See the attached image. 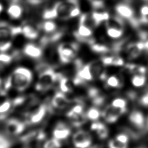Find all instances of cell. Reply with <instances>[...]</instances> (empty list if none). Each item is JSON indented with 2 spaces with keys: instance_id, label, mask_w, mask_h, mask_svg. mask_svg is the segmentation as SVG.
I'll use <instances>...</instances> for the list:
<instances>
[{
  "instance_id": "17",
  "label": "cell",
  "mask_w": 148,
  "mask_h": 148,
  "mask_svg": "<svg viewBox=\"0 0 148 148\" xmlns=\"http://www.w3.org/2000/svg\"><path fill=\"white\" fill-rule=\"evenodd\" d=\"M129 120L131 123L139 128H142L144 127L145 118L143 114L137 110L133 111L129 116Z\"/></svg>"
},
{
  "instance_id": "15",
  "label": "cell",
  "mask_w": 148,
  "mask_h": 148,
  "mask_svg": "<svg viewBox=\"0 0 148 148\" xmlns=\"http://www.w3.org/2000/svg\"><path fill=\"white\" fill-rule=\"evenodd\" d=\"M23 9L21 5L17 1H13L9 6L7 9V13L10 18L13 19H18L23 14Z\"/></svg>"
},
{
  "instance_id": "14",
  "label": "cell",
  "mask_w": 148,
  "mask_h": 148,
  "mask_svg": "<svg viewBox=\"0 0 148 148\" xmlns=\"http://www.w3.org/2000/svg\"><path fill=\"white\" fill-rule=\"evenodd\" d=\"M23 52L26 56L33 58H39L42 54V49L33 43L27 44L23 49Z\"/></svg>"
},
{
  "instance_id": "25",
  "label": "cell",
  "mask_w": 148,
  "mask_h": 148,
  "mask_svg": "<svg viewBox=\"0 0 148 148\" xmlns=\"http://www.w3.org/2000/svg\"><path fill=\"white\" fill-rule=\"evenodd\" d=\"M106 30L107 35L109 37L113 39H117L120 38L123 35L124 32V30L123 29H117L112 27H106Z\"/></svg>"
},
{
  "instance_id": "13",
  "label": "cell",
  "mask_w": 148,
  "mask_h": 148,
  "mask_svg": "<svg viewBox=\"0 0 148 148\" xmlns=\"http://www.w3.org/2000/svg\"><path fill=\"white\" fill-rule=\"evenodd\" d=\"M70 134L71 130L65 125V124L62 122L57 124L53 132L54 138L58 140L66 139L69 136Z\"/></svg>"
},
{
  "instance_id": "38",
  "label": "cell",
  "mask_w": 148,
  "mask_h": 148,
  "mask_svg": "<svg viewBox=\"0 0 148 148\" xmlns=\"http://www.w3.org/2000/svg\"><path fill=\"white\" fill-rule=\"evenodd\" d=\"M91 100H92V102L94 104V105H95L96 106H99L102 105L105 101L104 97L101 95H98L97 97H95L94 98L92 99Z\"/></svg>"
},
{
  "instance_id": "29",
  "label": "cell",
  "mask_w": 148,
  "mask_h": 148,
  "mask_svg": "<svg viewBox=\"0 0 148 148\" xmlns=\"http://www.w3.org/2000/svg\"><path fill=\"white\" fill-rule=\"evenodd\" d=\"M60 140L54 138L47 140L43 145V148H61Z\"/></svg>"
},
{
  "instance_id": "19",
  "label": "cell",
  "mask_w": 148,
  "mask_h": 148,
  "mask_svg": "<svg viewBox=\"0 0 148 148\" xmlns=\"http://www.w3.org/2000/svg\"><path fill=\"white\" fill-rule=\"evenodd\" d=\"M76 75L85 81H90L93 79L88 64L85 65H83V66L77 69Z\"/></svg>"
},
{
  "instance_id": "11",
  "label": "cell",
  "mask_w": 148,
  "mask_h": 148,
  "mask_svg": "<svg viewBox=\"0 0 148 148\" xmlns=\"http://www.w3.org/2000/svg\"><path fill=\"white\" fill-rule=\"evenodd\" d=\"M25 128L24 123L17 119H11L8 120L5 125V130L8 134L12 135H18L21 133Z\"/></svg>"
},
{
  "instance_id": "44",
  "label": "cell",
  "mask_w": 148,
  "mask_h": 148,
  "mask_svg": "<svg viewBox=\"0 0 148 148\" xmlns=\"http://www.w3.org/2000/svg\"><path fill=\"white\" fill-rule=\"evenodd\" d=\"M103 125V123L100 122H95L93 123L91 125V130L92 131H97L98 130H99L102 125Z\"/></svg>"
},
{
  "instance_id": "33",
  "label": "cell",
  "mask_w": 148,
  "mask_h": 148,
  "mask_svg": "<svg viewBox=\"0 0 148 148\" xmlns=\"http://www.w3.org/2000/svg\"><path fill=\"white\" fill-rule=\"evenodd\" d=\"M96 132L98 137L102 139L106 138L108 135V130L104 124Z\"/></svg>"
},
{
  "instance_id": "8",
  "label": "cell",
  "mask_w": 148,
  "mask_h": 148,
  "mask_svg": "<svg viewBox=\"0 0 148 148\" xmlns=\"http://www.w3.org/2000/svg\"><path fill=\"white\" fill-rule=\"evenodd\" d=\"M72 141L76 148H88L91 144V137L88 132L80 130L74 134Z\"/></svg>"
},
{
  "instance_id": "24",
  "label": "cell",
  "mask_w": 148,
  "mask_h": 148,
  "mask_svg": "<svg viewBox=\"0 0 148 148\" xmlns=\"http://www.w3.org/2000/svg\"><path fill=\"white\" fill-rule=\"evenodd\" d=\"M90 46L92 51L99 54L106 53L110 50V49L108 46L102 43H97L96 41L92 44L90 45Z\"/></svg>"
},
{
  "instance_id": "10",
  "label": "cell",
  "mask_w": 148,
  "mask_h": 148,
  "mask_svg": "<svg viewBox=\"0 0 148 148\" xmlns=\"http://www.w3.org/2000/svg\"><path fill=\"white\" fill-rule=\"evenodd\" d=\"M143 51H145L144 42L140 40L136 42H130L125 49L128 58L130 60L138 57Z\"/></svg>"
},
{
  "instance_id": "22",
  "label": "cell",
  "mask_w": 148,
  "mask_h": 148,
  "mask_svg": "<svg viewBox=\"0 0 148 148\" xmlns=\"http://www.w3.org/2000/svg\"><path fill=\"white\" fill-rule=\"evenodd\" d=\"M39 27L44 32L48 34H51L56 31L57 26L54 22L50 21L49 20H47V21H45L39 25Z\"/></svg>"
},
{
  "instance_id": "27",
  "label": "cell",
  "mask_w": 148,
  "mask_h": 148,
  "mask_svg": "<svg viewBox=\"0 0 148 148\" xmlns=\"http://www.w3.org/2000/svg\"><path fill=\"white\" fill-rule=\"evenodd\" d=\"M106 84L113 88H119L121 87V83L119 79L116 76H111L107 78Z\"/></svg>"
},
{
  "instance_id": "36",
  "label": "cell",
  "mask_w": 148,
  "mask_h": 148,
  "mask_svg": "<svg viewBox=\"0 0 148 148\" xmlns=\"http://www.w3.org/2000/svg\"><path fill=\"white\" fill-rule=\"evenodd\" d=\"M10 142L3 135L0 134V148H9Z\"/></svg>"
},
{
  "instance_id": "50",
  "label": "cell",
  "mask_w": 148,
  "mask_h": 148,
  "mask_svg": "<svg viewBox=\"0 0 148 148\" xmlns=\"http://www.w3.org/2000/svg\"><path fill=\"white\" fill-rule=\"evenodd\" d=\"M147 93H148V91H147Z\"/></svg>"
},
{
  "instance_id": "5",
  "label": "cell",
  "mask_w": 148,
  "mask_h": 148,
  "mask_svg": "<svg viewBox=\"0 0 148 148\" xmlns=\"http://www.w3.org/2000/svg\"><path fill=\"white\" fill-rule=\"evenodd\" d=\"M79 49L77 43H62L57 47V51L60 61L63 64L69 63L76 56Z\"/></svg>"
},
{
  "instance_id": "20",
  "label": "cell",
  "mask_w": 148,
  "mask_h": 148,
  "mask_svg": "<svg viewBox=\"0 0 148 148\" xmlns=\"http://www.w3.org/2000/svg\"><path fill=\"white\" fill-rule=\"evenodd\" d=\"M91 17L93 20L95 27H98L102 22L107 21L110 15L108 12H93L91 14Z\"/></svg>"
},
{
  "instance_id": "18",
  "label": "cell",
  "mask_w": 148,
  "mask_h": 148,
  "mask_svg": "<svg viewBox=\"0 0 148 148\" xmlns=\"http://www.w3.org/2000/svg\"><path fill=\"white\" fill-rule=\"evenodd\" d=\"M21 28V33L25 38L29 39H35L38 38L39 35V32L36 27L30 24H26Z\"/></svg>"
},
{
  "instance_id": "41",
  "label": "cell",
  "mask_w": 148,
  "mask_h": 148,
  "mask_svg": "<svg viewBox=\"0 0 148 148\" xmlns=\"http://www.w3.org/2000/svg\"><path fill=\"white\" fill-rule=\"evenodd\" d=\"M115 139L119 140V142H121L123 143H126V144L127 143L129 140V138L128 135L125 134H120L116 136Z\"/></svg>"
},
{
  "instance_id": "9",
  "label": "cell",
  "mask_w": 148,
  "mask_h": 148,
  "mask_svg": "<svg viewBox=\"0 0 148 148\" xmlns=\"http://www.w3.org/2000/svg\"><path fill=\"white\" fill-rule=\"evenodd\" d=\"M127 108L121 109L113 106L112 105L108 106L102 113V116L105 120L109 123H113L116 121L119 117L125 113Z\"/></svg>"
},
{
  "instance_id": "7",
  "label": "cell",
  "mask_w": 148,
  "mask_h": 148,
  "mask_svg": "<svg viewBox=\"0 0 148 148\" xmlns=\"http://www.w3.org/2000/svg\"><path fill=\"white\" fill-rule=\"evenodd\" d=\"M46 106L44 104H37L30 106L26 113L29 123L37 124L41 121L46 113Z\"/></svg>"
},
{
  "instance_id": "37",
  "label": "cell",
  "mask_w": 148,
  "mask_h": 148,
  "mask_svg": "<svg viewBox=\"0 0 148 148\" xmlns=\"http://www.w3.org/2000/svg\"><path fill=\"white\" fill-rule=\"evenodd\" d=\"M88 96L90 98H91V99L94 98L95 97H97L98 95H100V92L99 91L98 88H95V87H91L88 89Z\"/></svg>"
},
{
  "instance_id": "42",
  "label": "cell",
  "mask_w": 148,
  "mask_h": 148,
  "mask_svg": "<svg viewBox=\"0 0 148 148\" xmlns=\"http://www.w3.org/2000/svg\"><path fill=\"white\" fill-rule=\"evenodd\" d=\"M8 99V95L5 90L0 91V105L7 101Z\"/></svg>"
},
{
  "instance_id": "43",
  "label": "cell",
  "mask_w": 148,
  "mask_h": 148,
  "mask_svg": "<svg viewBox=\"0 0 148 148\" xmlns=\"http://www.w3.org/2000/svg\"><path fill=\"white\" fill-rule=\"evenodd\" d=\"M80 14V10L79 8V6H77L76 8H75L71 12L69 17L70 18H73L75 17L76 16H78Z\"/></svg>"
},
{
  "instance_id": "1",
  "label": "cell",
  "mask_w": 148,
  "mask_h": 148,
  "mask_svg": "<svg viewBox=\"0 0 148 148\" xmlns=\"http://www.w3.org/2000/svg\"><path fill=\"white\" fill-rule=\"evenodd\" d=\"M79 0H64L56 2L51 8L46 9L43 18L46 20L58 18L62 20L69 19L71 11L79 6Z\"/></svg>"
},
{
  "instance_id": "4",
  "label": "cell",
  "mask_w": 148,
  "mask_h": 148,
  "mask_svg": "<svg viewBox=\"0 0 148 148\" xmlns=\"http://www.w3.org/2000/svg\"><path fill=\"white\" fill-rule=\"evenodd\" d=\"M61 75L56 73L53 69L47 66L45 69L42 70L39 75L36 89L38 91H46L50 88L56 80H58Z\"/></svg>"
},
{
  "instance_id": "23",
  "label": "cell",
  "mask_w": 148,
  "mask_h": 148,
  "mask_svg": "<svg viewBox=\"0 0 148 148\" xmlns=\"http://www.w3.org/2000/svg\"><path fill=\"white\" fill-rule=\"evenodd\" d=\"M58 81L59 87L62 92H68L71 91V84L67 77L61 75Z\"/></svg>"
},
{
  "instance_id": "16",
  "label": "cell",
  "mask_w": 148,
  "mask_h": 148,
  "mask_svg": "<svg viewBox=\"0 0 148 148\" xmlns=\"http://www.w3.org/2000/svg\"><path fill=\"white\" fill-rule=\"evenodd\" d=\"M105 27L106 28L112 27L124 30L125 21L124 18L119 15H113L112 16H110L109 18L105 21Z\"/></svg>"
},
{
  "instance_id": "6",
  "label": "cell",
  "mask_w": 148,
  "mask_h": 148,
  "mask_svg": "<svg viewBox=\"0 0 148 148\" xmlns=\"http://www.w3.org/2000/svg\"><path fill=\"white\" fill-rule=\"evenodd\" d=\"M118 15L125 19L134 28H138L141 25L138 18L136 17L134 9L127 3H119L115 7Z\"/></svg>"
},
{
  "instance_id": "39",
  "label": "cell",
  "mask_w": 148,
  "mask_h": 148,
  "mask_svg": "<svg viewBox=\"0 0 148 148\" xmlns=\"http://www.w3.org/2000/svg\"><path fill=\"white\" fill-rule=\"evenodd\" d=\"M114 56H105L100 60L103 65H112Z\"/></svg>"
},
{
  "instance_id": "31",
  "label": "cell",
  "mask_w": 148,
  "mask_h": 148,
  "mask_svg": "<svg viewBox=\"0 0 148 148\" xmlns=\"http://www.w3.org/2000/svg\"><path fill=\"white\" fill-rule=\"evenodd\" d=\"M111 105L115 108L125 109L127 106V102L123 98H116L112 101Z\"/></svg>"
},
{
  "instance_id": "26",
  "label": "cell",
  "mask_w": 148,
  "mask_h": 148,
  "mask_svg": "<svg viewBox=\"0 0 148 148\" xmlns=\"http://www.w3.org/2000/svg\"><path fill=\"white\" fill-rule=\"evenodd\" d=\"M132 84L136 87L143 86L146 82V77L142 75H135L131 79Z\"/></svg>"
},
{
  "instance_id": "40",
  "label": "cell",
  "mask_w": 148,
  "mask_h": 148,
  "mask_svg": "<svg viewBox=\"0 0 148 148\" xmlns=\"http://www.w3.org/2000/svg\"><path fill=\"white\" fill-rule=\"evenodd\" d=\"M124 64V60L120 56H114L113 62H112V65L114 66H122Z\"/></svg>"
},
{
  "instance_id": "28",
  "label": "cell",
  "mask_w": 148,
  "mask_h": 148,
  "mask_svg": "<svg viewBox=\"0 0 148 148\" xmlns=\"http://www.w3.org/2000/svg\"><path fill=\"white\" fill-rule=\"evenodd\" d=\"M86 117L91 120H97L101 116L100 112L96 108H90L86 113Z\"/></svg>"
},
{
  "instance_id": "49",
  "label": "cell",
  "mask_w": 148,
  "mask_h": 148,
  "mask_svg": "<svg viewBox=\"0 0 148 148\" xmlns=\"http://www.w3.org/2000/svg\"><path fill=\"white\" fill-rule=\"evenodd\" d=\"M3 6H2V5L1 4V3H0V13L2 12V11L3 10Z\"/></svg>"
},
{
  "instance_id": "12",
  "label": "cell",
  "mask_w": 148,
  "mask_h": 148,
  "mask_svg": "<svg viewBox=\"0 0 148 148\" xmlns=\"http://www.w3.org/2000/svg\"><path fill=\"white\" fill-rule=\"evenodd\" d=\"M70 101L61 92H56L51 99L52 105L58 109L65 108L69 103Z\"/></svg>"
},
{
  "instance_id": "21",
  "label": "cell",
  "mask_w": 148,
  "mask_h": 148,
  "mask_svg": "<svg viewBox=\"0 0 148 148\" xmlns=\"http://www.w3.org/2000/svg\"><path fill=\"white\" fill-rule=\"evenodd\" d=\"M89 67L93 76V79L94 77H99L100 75L103 72V64L99 61H95L90 64H88Z\"/></svg>"
},
{
  "instance_id": "30",
  "label": "cell",
  "mask_w": 148,
  "mask_h": 148,
  "mask_svg": "<svg viewBox=\"0 0 148 148\" xmlns=\"http://www.w3.org/2000/svg\"><path fill=\"white\" fill-rule=\"evenodd\" d=\"M12 57L9 54L5 53L0 54V69L3 68L6 65L11 62Z\"/></svg>"
},
{
  "instance_id": "2",
  "label": "cell",
  "mask_w": 148,
  "mask_h": 148,
  "mask_svg": "<svg viewBox=\"0 0 148 148\" xmlns=\"http://www.w3.org/2000/svg\"><path fill=\"white\" fill-rule=\"evenodd\" d=\"M12 87L18 91L25 90L32 80V72L24 67L17 68L9 77Z\"/></svg>"
},
{
  "instance_id": "3",
  "label": "cell",
  "mask_w": 148,
  "mask_h": 148,
  "mask_svg": "<svg viewBox=\"0 0 148 148\" xmlns=\"http://www.w3.org/2000/svg\"><path fill=\"white\" fill-rule=\"evenodd\" d=\"M21 27H14L6 23H0V51L10 49L14 36L21 33Z\"/></svg>"
},
{
  "instance_id": "48",
  "label": "cell",
  "mask_w": 148,
  "mask_h": 148,
  "mask_svg": "<svg viewBox=\"0 0 148 148\" xmlns=\"http://www.w3.org/2000/svg\"><path fill=\"white\" fill-rule=\"evenodd\" d=\"M125 2H127V3H132V2H135V1H138V0H124ZM142 1H145V2H146V3H148V0H142Z\"/></svg>"
},
{
  "instance_id": "47",
  "label": "cell",
  "mask_w": 148,
  "mask_h": 148,
  "mask_svg": "<svg viewBox=\"0 0 148 148\" xmlns=\"http://www.w3.org/2000/svg\"><path fill=\"white\" fill-rule=\"evenodd\" d=\"M138 19L140 24H148V15L140 16Z\"/></svg>"
},
{
  "instance_id": "32",
  "label": "cell",
  "mask_w": 148,
  "mask_h": 148,
  "mask_svg": "<svg viewBox=\"0 0 148 148\" xmlns=\"http://www.w3.org/2000/svg\"><path fill=\"white\" fill-rule=\"evenodd\" d=\"M109 148H127V146L126 143H123L116 139L110 140L109 142Z\"/></svg>"
},
{
  "instance_id": "34",
  "label": "cell",
  "mask_w": 148,
  "mask_h": 148,
  "mask_svg": "<svg viewBox=\"0 0 148 148\" xmlns=\"http://www.w3.org/2000/svg\"><path fill=\"white\" fill-rule=\"evenodd\" d=\"M12 107V102L8 100L3 103L0 105V114H3L5 113L8 112L10 110Z\"/></svg>"
},
{
  "instance_id": "46",
  "label": "cell",
  "mask_w": 148,
  "mask_h": 148,
  "mask_svg": "<svg viewBox=\"0 0 148 148\" xmlns=\"http://www.w3.org/2000/svg\"><path fill=\"white\" fill-rule=\"evenodd\" d=\"M140 102L142 105L145 106H148V93L147 92L140 98Z\"/></svg>"
},
{
  "instance_id": "35",
  "label": "cell",
  "mask_w": 148,
  "mask_h": 148,
  "mask_svg": "<svg viewBox=\"0 0 148 148\" xmlns=\"http://www.w3.org/2000/svg\"><path fill=\"white\" fill-rule=\"evenodd\" d=\"M78 103L73 106V108L71 109L73 112H74L76 113L77 114H83V105L80 100H79L78 102Z\"/></svg>"
},
{
  "instance_id": "45",
  "label": "cell",
  "mask_w": 148,
  "mask_h": 148,
  "mask_svg": "<svg viewBox=\"0 0 148 148\" xmlns=\"http://www.w3.org/2000/svg\"><path fill=\"white\" fill-rule=\"evenodd\" d=\"M140 16H146L148 15V4L143 5L141 6L140 9Z\"/></svg>"
},
{
  "instance_id": "51",
  "label": "cell",
  "mask_w": 148,
  "mask_h": 148,
  "mask_svg": "<svg viewBox=\"0 0 148 148\" xmlns=\"http://www.w3.org/2000/svg\"><path fill=\"white\" fill-rule=\"evenodd\" d=\"M75 148H76V147H75Z\"/></svg>"
}]
</instances>
